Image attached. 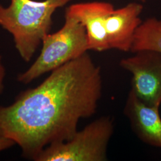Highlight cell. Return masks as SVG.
Returning a JSON list of instances; mask_svg holds the SVG:
<instances>
[{"instance_id":"6da1fadb","label":"cell","mask_w":161,"mask_h":161,"mask_svg":"<svg viewBox=\"0 0 161 161\" xmlns=\"http://www.w3.org/2000/svg\"><path fill=\"white\" fill-rule=\"evenodd\" d=\"M102 90L101 69L86 53L20 92L13 103L0 105V135L34 161L47 146L74 137L80 119L96 112Z\"/></svg>"},{"instance_id":"7a4b0ae2","label":"cell","mask_w":161,"mask_h":161,"mask_svg":"<svg viewBox=\"0 0 161 161\" xmlns=\"http://www.w3.org/2000/svg\"><path fill=\"white\" fill-rule=\"evenodd\" d=\"M62 6L58 0H11L8 7L0 4V25L13 35L25 62L31 61L50 30L54 12Z\"/></svg>"},{"instance_id":"3957f363","label":"cell","mask_w":161,"mask_h":161,"mask_svg":"<svg viewBox=\"0 0 161 161\" xmlns=\"http://www.w3.org/2000/svg\"><path fill=\"white\" fill-rule=\"evenodd\" d=\"M40 54L28 69L18 74L19 82L28 84L46 73L52 72L88 50L86 30L75 17L65 14L64 26L43 38Z\"/></svg>"},{"instance_id":"277c9868","label":"cell","mask_w":161,"mask_h":161,"mask_svg":"<svg viewBox=\"0 0 161 161\" xmlns=\"http://www.w3.org/2000/svg\"><path fill=\"white\" fill-rule=\"evenodd\" d=\"M114 132L110 117L103 116L78 131L69 140L50 144L35 161H104Z\"/></svg>"},{"instance_id":"5b68a950","label":"cell","mask_w":161,"mask_h":161,"mask_svg":"<svg viewBox=\"0 0 161 161\" xmlns=\"http://www.w3.org/2000/svg\"><path fill=\"white\" fill-rule=\"evenodd\" d=\"M121 60V67L132 74V91L143 103L160 107L161 104V53L141 50Z\"/></svg>"},{"instance_id":"8992f818","label":"cell","mask_w":161,"mask_h":161,"mask_svg":"<svg viewBox=\"0 0 161 161\" xmlns=\"http://www.w3.org/2000/svg\"><path fill=\"white\" fill-rule=\"evenodd\" d=\"M114 9V6L109 3L94 1L69 6L65 14L75 17L84 26L88 50L100 52L110 49L106 23Z\"/></svg>"},{"instance_id":"52a82bcc","label":"cell","mask_w":161,"mask_h":161,"mask_svg":"<svg viewBox=\"0 0 161 161\" xmlns=\"http://www.w3.org/2000/svg\"><path fill=\"white\" fill-rule=\"evenodd\" d=\"M159 108L143 103L131 90L124 112L132 131L145 143L161 148V118Z\"/></svg>"},{"instance_id":"ba28073f","label":"cell","mask_w":161,"mask_h":161,"mask_svg":"<svg viewBox=\"0 0 161 161\" xmlns=\"http://www.w3.org/2000/svg\"><path fill=\"white\" fill-rule=\"evenodd\" d=\"M143 8L141 4L132 3L111 12L106 23L110 49L131 51L136 32L142 23L140 16Z\"/></svg>"},{"instance_id":"9c48e42d","label":"cell","mask_w":161,"mask_h":161,"mask_svg":"<svg viewBox=\"0 0 161 161\" xmlns=\"http://www.w3.org/2000/svg\"><path fill=\"white\" fill-rule=\"evenodd\" d=\"M145 50L161 53V22L155 17L141 23L134 37L131 52Z\"/></svg>"},{"instance_id":"30bf717a","label":"cell","mask_w":161,"mask_h":161,"mask_svg":"<svg viewBox=\"0 0 161 161\" xmlns=\"http://www.w3.org/2000/svg\"><path fill=\"white\" fill-rule=\"evenodd\" d=\"M16 143L10 138L0 135V153L2 151L10 149L15 145Z\"/></svg>"},{"instance_id":"8fae6325","label":"cell","mask_w":161,"mask_h":161,"mask_svg":"<svg viewBox=\"0 0 161 161\" xmlns=\"http://www.w3.org/2000/svg\"><path fill=\"white\" fill-rule=\"evenodd\" d=\"M6 68L0 62V95L2 94L4 90V80L6 76Z\"/></svg>"},{"instance_id":"7c38bea8","label":"cell","mask_w":161,"mask_h":161,"mask_svg":"<svg viewBox=\"0 0 161 161\" xmlns=\"http://www.w3.org/2000/svg\"><path fill=\"white\" fill-rule=\"evenodd\" d=\"M58 1H60L61 3V4H62V6H64L68 2H69L70 0H58Z\"/></svg>"},{"instance_id":"4fadbf2b","label":"cell","mask_w":161,"mask_h":161,"mask_svg":"<svg viewBox=\"0 0 161 161\" xmlns=\"http://www.w3.org/2000/svg\"><path fill=\"white\" fill-rule=\"evenodd\" d=\"M136 1H138L142 2V3H144V2H146V0H136Z\"/></svg>"},{"instance_id":"5bb4252c","label":"cell","mask_w":161,"mask_h":161,"mask_svg":"<svg viewBox=\"0 0 161 161\" xmlns=\"http://www.w3.org/2000/svg\"><path fill=\"white\" fill-rule=\"evenodd\" d=\"M0 62H1V56H0Z\"/></svg>"},{"instance_id":"9a60e30c","label":"cell","mask_w":161,"mask_h":161,"mask_svg":"<svg viewBox=\"0 0 161 161\" xmlns=\"http://www.w3.org/2000/svg\"></svg>"}]
</instances>
